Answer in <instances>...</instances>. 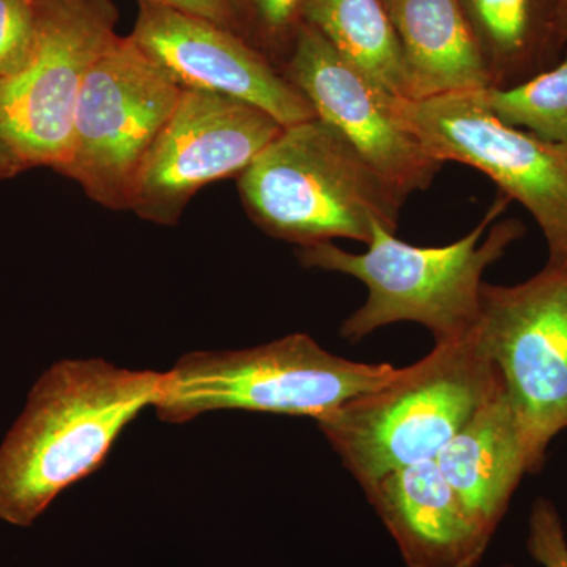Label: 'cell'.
Returning a JSON list of instances; mask_svg holds the SVG:
<instances>
[{
  "label": "cell",
  "mask_w": 567,
  "mask_h": 567,
  "mask_svg": "<svg viewBox=\"0 0 567 567\" xmlns=\"http://www.w3.org/2000/svg\"><path fill=\"white\" fill-rule=\"evenodd\" d=\"M39 33L35 0H0V78L31 61Z\"/></svg>",
  "instance_id": "19"
},
{
  "label": "cell",
  "mask_w": 567,
  "mask_h": 567,
  "mask_svg": "<svg viewBox=\"0 0 567 567\" xmlns=\"http://www.w3.org/2000/svg\"><path fill=\"white\" fill-rule=\"evenodd\" d=\"M527 548L532 558L543 567H567L565 527L557 506L550 499L537 498L532 507Z\"/></svg>",
  "instance_id": "21"
},
{
  "label": "cell",
  "mask_w": 567,
  "mask_h": 567,
  "mask_svg": "<svg viewBox=\"0 0 567 567\" xmlns=\"http://www.w3.org/2000/svg\"><path fill=\"white\" fill-rule=\"evenodd\" d=\"M39 33L31 61L0 78V142L24 166L61 173L89 70L115 39L107 0H35Z\"/></svg>",
  "instance_id": "9"
},
{
  "label": "cell",
  "mask_w": 567,
  "mask_h": 567,
  "mask_svg": "<svg viewBox=\"0 0 567 567\" xmlns=\"http://www.w3.org/2000/svg\"><path fill=\"white\" fill-rule=\"evenodd\" d=\"M505 386L475 331L435 342L415 364L369 393L349 399L317 427L361 484L435 461L468 417Z\"/></svg>",
  "instance_id": "3"
},
{
  "label": "cell",
  "mask_w": 567,
  "mask_h": 567,
  "mask_svg": "<svg viewBox=\"0 0 567 567\" xmlns=\"http://www.w3.org/2000/svg\"><path fill=\"white\" fill-rule=\"evenodd\" d=\"M21 171H24V166H22V164L14 158L13 153L0 142V181H2V178L13 177V175L21 173Z\"/></svg>",
  "instance_id": "23"
},
{
  "label": "cell",
  "mask_w": 567,
  "mask_h": 567,
  "mask_svg": "<svg viewBox=\"0 0 567 567\" xmlns=\"http://www.w3.org/2000/svg\"><path fill=\"white\" fill-rule=\"evenodd\" d=\"M509 200L499 196L475 229L451 245L413 246L375 224L364 252H349L328 241L300 248L298 259L306 268L364 284V305L341 327L350 344L399 322L423 324L435 342L464 338L480 319L484 274L525 234L517 219L494 224Z\"/></svg>",
  "instance_id": "2"
},
{
  "label": "cell",
  "mask_w": 567,
  "mask_h": 567,
  "mask_svg": "<svg viewBox=\"0 0 567 567\" xmlns=\"http://www.w3.org/2000/svg\"><path fill=\"white\" fill-rule=\"evenodd\" d=\"M303 2L305 0H241L245 18L246 14L252 18L254 25L259 31L260 39L267 43L268 51L278 52V69L286 61L295 33L301 25Z\"/></svg>",
  "instance_id": "20"
},
{
  "label": "cell",
  "mask_w": 567,
  "mask_h": 567,
  "mask_svg": "<svg viewBox=\"0 0 567 567\" xmlns=\"http://www.w3.org/2000/svg\"><path fill=\"white\" fill-rule=\"evenodd\" d=\"M238 193L260 230L300 248L368 245L375 224L394 234L409 199L317 117L284 126L238 177Z\"/></svg>",
  "instance_id": "4"
},
{
  "label": "cell",
  "mask_w": 567,
  "mask_h": 567,
  "mask_svg": "<svg viewBox=\"0 0 567 567\" xmlns=\"http://www.w3.org/2000/svg\"><path fill=\"white\" fill-rule=\"evenodd\" d=\"M483 51L491 87H511L566 54L561 0H458Z\"/></svg>",
  "instance_id": "16"
},
{
  "label": "cell",
  "mask_w": 567,
  "mask_h": 567,
  "mask_svg": "<svg viewBox=\"0 0 567 567\" xmlns=\"http://www.w3.org/2000/svg\"><path fill=\"white\" fill-rule=\"evenodd\" d=\"M480 95L499 122L567 148V52L557 65L527 81L483 89Z\"/></svg>",
  "instance_id": "18"
},
{
  "label": "cell",
  "mask_w": 567,
  "mask_h": 567,
  "mask_svg": "<svg viewBox=\"0 0 567 567\" xmlns=\"http://www.w3.org/2000/svg\"><path fill=\"white\" fill-rule=\"evenodd\" d=\"M163 372L63 360L37 380L0 445V520L31 527L103 465L126 425L155 405Z\"/></svg>",
  "instance_id": "1"
},
{
  "label": "cell",
  "mask_w": 567,
  "mask_h": 567,
  "mask_svg": "<svg viewBox=\"0 0 567 567\" xmlns=\"http://www.w3.org/2000/svg\"><path fill=\"white\" fill-rule=\"evenodd\" d=\"M399 368L358 363L297 333L268 344L226 352L183 354L163 372L155 410L183 424L218 410L320 420L349 399L390 382Z\"/></svg>",
  "instance_id": "5"
},
{
  "label": "cell",
  "mask_w": 567,
  "mask_h": 567,
  "mask_svg": "<svg viewBox=\"0 0 567 567\" xmlns=\"http://www.w3.org/2000/svg\"><path fill=\"white\" fill-rule=\"evenodd\" d=\"M435 462L481 528L494 537L522 477L529 473L527 447L506 386L468 417Z\"/></svg>",
  "instance_id": "14"
},
{
  "label": "cell",
  "mask_w": 567,
  "mask_h": 567,
  "mask_svg": "<svg viewBox=\"0 0 567 567\" xmlns=\"http://www.w3.org/2000/svg\"><path fill=\"white\" fill-rule=\"evenodd\" d=\"M182 92L132 35L115 37L82 84L69 162L61 174L93 203L130 210L142 163Z\"/></svg>",
  "instance_id": "6"
},
{
  "label": "cell",
  "mask_w": 567,
  "mask_h": 567,
  "mask_svg": "<svg viewBox=\"0 0 567 567\" xmlns=\"http://www.w3.org/2000/svg\"><path fill=\"white\" fill-rule=\"evenodd\" d=\"M282 128L252 104L183 91L142 163L130 210L145 221L175 226L200 189L240 177Z\"/></svg>",
  "instance_id": "10"
},
{
  "label": "cell",
  "mask_w": 567,
  "mask_h": 567,
  "mask_svg": "<svg viewBox=\"0 0 567 567\" xmlns=\"http://www.w3.org/2000/svg\"><path fill=\"white\" fill-rule=\"evenodd\" d=\"M393 103L436 162L475 167L524 205L546 238L547 265L567 268V148L499 122L480 91Z\"/></svg>",
  "instance_id": "7"
},
{
  "label": "cell",
  "mask_w": 567,
  "mask_h": 567,
  "mask_svg": "<svg viewBox=\"0 0 567 567\" xmlns=\"http://www.w3.org/2000/svg\"><path fill=\"white\" fill-rule=\"evenodd\" d=\"M301 22L393 99H409L401 44L383 0H305Z\"/></svg>",
  "instance_id": "17"
},
{
  "label": "cell",
  "mask_w": 567,
  "mask_h": 567,
  "mask_svg": "<svg viewBox=\"0 0 567 567\" xmlns=\"http://www.w3.org/2000/svg\"><path fill=\"white\" fill-rule=\"evenodd\" d=\"M473 331L502 372L535 473L567 429V268L546 265L516 286L484 282Z\"/></svg>",
  "instance_id": "8"
},
{
  "label": "cell",
  "mask_w": 567,
  "mask_h": 567,
  "mask_svg": "<svg viewBox=\"0 0 567 567\" xmlns=\"http://www.w3.org/2000/svg\"><path fill=\"white\" fill-rule=\"evenodd\" d=\"M132 39L182 91L240 100L282 126L316 118L311 104L259 48L215 22L140 0Z\"/></svg>",
  "instance_id": "12"
},
{
  "label": "cell",
  "mask_w": 567,
  "mask_h": 567,
  "mask_svg": "<svg viewBox=\"0 0 567 567\" xmlns=\"http://www.w3.org/2000/svg\"><path fill=\"white\" fill-rule=\"evenodd\" d=\"M404 55L409 99L491 87L483 51L458 0H383Z\"/></svg>",
  "instance_id": "15"
},
{
  "label": "cell",
  "mask_w": 567,
  "mask_h": 567,
  "mask_svg": "<svg viewBox=\"0 0 567 567\" xmlns=\"http://www.w3.org/2000/svg\"><path fill=\"white\" fill-rule=\"evenodd\" d=\"M409 567H476L488 536L435 461L395 470L363 487Z\"/></svg>",
  "instance_id": "13"
},
{
  "label": "cell",
  "mask_w": 567,
  "mask_h": 567,
  "mask_svg": "<svg viewBox=\"0 0 567 567\" xmlns=\"http://www.w3.org/2000/svg\"><path fill=\"white\" fill-rule=\"evenodd\" d=\"M279 70L317 118L406 196L427 189L442 171L443 164L402 125L393 96L347 62L316 29L301 22Z\"/></svg>",
  "instance_id": "11"
},
{
  "label": "cell",
  "mask_w": 567,
  "mask_h": 567,
  "mask_svg": "<svg viewBox=\"0 0 567 567\" xmlns=\"http://www.w3.org/2000/svg\"><path fill=\"white\" fill-rule=\"evenodd\" d=\"M559 7H561V31H563V39H565L566 52H567V0H561V3H559Z\"/></svg>",
  "instance_id": "24"
},
{
  "label": "cell",
  "mask_w": 567,
  "mask_h": 567,
  "mask_svg": "<svg viewBox=\"0 0 567 567\" xmlns=\"http://www.w3.org/2000/svg\"><path fill=\"white\" fill-rule=\"evenodd\" d=\"M148 2L204 18L240 35L244 29L245 13L241 0H148Z\"/></svg>",
  "instance_id": "22"
}]
</instances>
